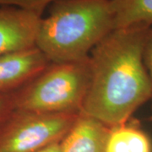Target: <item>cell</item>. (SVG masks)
Masks as SVG:
<instances>
[{"label": "cell", "mask_w": 152, "mask_h": 152, "mask_svg": "<svg viewBox=\"0 0 152 152\" xmlns=\"http://www.w3.org/2000/svg\"><path fill=\"white\" fill-rule=\"evenodd\" d=\"M37 152H61V147H60V143L53 144L49 146L44 148L42 150L39 151Z\"/></svg>", "instance_id": "obj_13"}, {"label": "cell", "mask_w": 152, "mask_h": 152, "mask_svg": "<svg viewBox=\"0 0 152 152\" xmlns=\"http://www.w3.org/2000/svg\"><path fill=\"white\" fill-rule=\"evenodd\" d=\"M80 114L42 113L15 108L0 124V152H37L60 143Z\"/></svg>", "instance_id": "obj_4"}, {"label": "cell", "mask_w": 152, "mask_h": 152, "mask_svg": "<svg viewBox=\"0 0 152 152\" xmlns=\"http://www.w3.org/2000/svg\"><path fill=\"white\" fill-rule=\"evenodd\" d=\"M42 15L13 6L0 7V57L36 48Z\"/></svg>", "instance_id": "obj_5"}, {"label": "cell", "mask_w": 152, "mask_h": 152, "mask_svg": "<svg viewBox=\"0 0 152 152\" xmlns=\"http://www.w3.org/2000/svg\"><path fill=\"white\" fill-rule=\"evenodd\" d=\"M51 63L37 48L0 57V93L17 91Z\"/></svg>", "instance_id": "obj_6"}, {"label": "cell", "mask_w": 152, "mask_h": 152, "mask_svg": "<svg viewBox=\"0 0 152 152\" xmlns=\"http://www.w3.org/2000/svg\"><path fill=\"white\" fill-rule=\"evenodd\" d=\"M130 120L111 128L107 152H152L150 137L139 124Z\"/></svg>", "instance_id": "obj_8"}, {"label": "cell", "mask_w": 152, "mask_h": 152, "mask_svg": "<svg viewBox=\"0 0 152 152\" xmlns=\"http://www.w3.org/2000/svg\"><path fill=\"white\" fill-rule=\"evenodd\" d=\"M110 129L101 121L81 113L60 142L61 152H107Z\"/></svg>", "instance_id": "obj_7"}, {"label": "cell", "mask_w": 152, "mask_h": 152, "mask_svg": "<svg viewBox=\"0 0 152 152\" xmlns=\"http://www.w3.org/2000/svg\"><path fill=\"white\" fill-rule=\"evenodd\" d=\"M150 27L115 29L93 48L91 83L81 113L112 128L129 121L151 101V85L143 58Z\"/></svg>", "instance_id": "obj_1"}, {"label": "cell", "mask_w": 152, "mask_h": 152, "mask_svg": "<svg viewBox=\"0 0 152 152\" xmlns=\"http://www.w3.org/2000/svg\"><path fill=\"white\" fill-rule=\"evenodd\" d=\"M16 108V91L0 93V124Z\"/></svg>", "instance_id": "obj_12"}, {"label": "cell", "mask_w": 152, "mask_h": 152, "mask_svg": "<svg viewBox=\"0 0 152 152\" xmlns=\"http://www.w3.org/2000/svg\"><path fill=\"white\" fill-rule=\"evenodd\" d=\"M115 29L152 26V0H111Z\"/></svg>", "instance_id": "obj_9"}, {"label": "cell", "mask_w": 152, "mask_h": 152, "mask_svg": "<svg viewBox=\"0 0 152 152\" xmlns=\"http://www.w3.org/2000/svg\"><path fill=\"white\" fill-rule=\"evenodd\" d=\"M57 0H0V6H13L42 15L47 7Z\"/></svg>", "instance_id": "obj_10"}, {"label": "cell", "mask_w": 152, "mask_h": 152, "mask_svg": "<svg viewBox=\"0 0 152 152\" xmlns=\"http://www.w3.org/2000/svg\"><path fill=\"white\" fill-rule=\"evenodd\" d=\"M91 78L90 57L51 63L16 91V108L42 113L80 114Z\"/></svg>", "instance_id": "obj_3"}, {"label": "cell", "mask_w": 152, "mask_h": 152, "mask_svg": "<svg viewBox=\"0 0 152 152\" xmlns=\"http://www.w3.org/2000/svg\"><path fill=\"white\" fill-rule=\"evenodd\" d=\"M113 30L111 0H57L41 20L36 48L50 63L86 59Z\"/></svg>", "instance_id": "obj_2"}, {"label": "cell", "mask_w": 152, "mask_h": 152, "mask_svg": "<svg viewBox=\"0 0 152 152\" xmlns=\"http://www.w3.org/2000/svg\"><path fill=\"white\" fill-rule=\"evenodd\" d=\"M143 58L144 64L146 69L147 74L149 76L151 85V114L149 119L152 122V26L150 27L147 33L145 46H144V52H143Z\"/></svg>", "instance_id": "obj_11"}]
</instances>
